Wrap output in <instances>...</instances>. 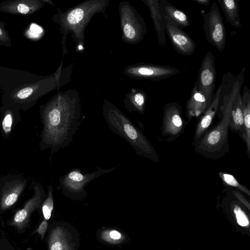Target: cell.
Returning <instances> with one entry per match:
<instances>
[{
	"label": "cell",
	"instance_id": "cell-8",
	"mask_svg": "<svg viewBox=\"0 0 250 250\" xmlns=\"http://www.w3.org/2000/svg\"><path fill=\"white\" fill-rule=\"evenodd\" d=\"M204 19L203 29L207 41L218 51L223 52L226 47L227 34L218 6L214 2L208 12L201 11Z\"/></svg>",
	"mask_w": 250,
	"mask_h": 250
},
{
	"label": "cell",
	"instance_id": "cell-13",
	"mask_svg": "<svg viewBox=\"0 0 250 250\" xmlns=\"http://www.w3.org/2000/svg\"><path fill=\"white\" fill-rule=\"evenodd\" d=\"M244 67L241 72L235 77L231 88L232 103L229 128L232 131L242 132L243 126V116L242 109L241 88L244 83Z\"/></svg>",
	"mask_w": 250,
	"mask_h": 250
},
{
	"label": "cell",
	"instance_id": "cell-33",
	"mask_svg": "<svg viewBox=\"0 0 250 250\" xmlns=\"http://www.w3.org/2000/svg\"><path fill=\"white\" fill-rule=\"evenodd\" d=\"M193 1L197 2L198 4L207 6L210 3V0H192Z\"/></svg>",
	"mask_w": 250,
	"mask_h": 250
},
{
	"label": "cell",
	"instance_id": "cell-19",
	"mask_svg": "<svg viewBox=\"0 0 250 250\" xmlns=\"http://www.w3.org/2000/svg\"><path fill=\"white\" fill-rule=\"evenodd\" d=\"M160 8L163 17L168 19L180 28H186L190 25L188 16L168 1L160 0Z\"/></svg>",
	"mask_w": 250,
	"mask_h": 250
},
{
	"label": "cell",
	"instance_id": "cell-22",
	"mask_svg": "<svg viewBox=\"0 0 250 250\" xmlns=\"http://www.w3.org/2000/svg\"><path fill=\"white\" fill-rule=\"evenodd\" d=\"M239 0H218L227 21L236 28L241 27L239 17Z\"/></svg>",
	"mask_w": 250,
	"mask_h": 250
},
{
	"label": "cell",
	"instance_id": "cell-25",
	"mask_svg": "<svg viewBox=\"0 0 250 250\" xmlns=\"http://www.w3.org/2000/svg\"><path fill=\"white\" fill-rule=\"evenodd\" d=\"M218 175L223 182L227 185L236 188L250 196V190L246 187L240 184L232 175L224 172H219Z\"/></svg>",
	"mask_w": 250,
	"mask_h": 250
},
{
	"label": "cell",
	"instance_id": "cell-5",
	"mask_svg": "<svg viewBox=\"0 0 250 250\" xmlns=\"http://www.w3.org/2000/svg\"><path fill=\"white\" fill-rule=\"evenodd\" d=\"M102 108L108 128L125 140L136 154L154 162H159V156L149 141L119 108L106 99L104 101Z\"/></svg>",
	"mask_w": 250,
	"mask_h": 250
},
{
	"label": "cell",
	"instance_id": "cell-6",
	"mask_svg": "<svg viewBox=\"0 0 250 250\" xmlns=\"http://www.w3.org/2000/svg\"><path fill=\"white\" fill-rule=\"evenodd\" d=\"M119 10L123 42L130 44L141 42L147 32L144 18L133 6L125 1L120 3Z\"/></svg>",
	"mask_w": 250,
	"mask_h": 250
},
{
	"label": "cell",
	"instance_id": "cell-12",
	"mask_svg": "<svg viewBox=\"0 0 250 250\" xmlns=\"http://www.w3.org/2000/svg\"><path fill=\"white\" fill-rule=\"evenodd\" d=\"M163 18L165 32L175 50L183 55H192L196 48V44L193 39L170 20Z\"/></svg>",
	"mask_w": 250,
	"mask_h": 250
},
{
	"label": "cell",
	"instance_id": "cell-11",
	"mask_svg": "<svg viewBox=\"0 0 250 250\" xmlns=\"http://www.w3.org/2000/svg\"><path fill=\"white\" fill-rule=\"evenodd\" d=\"M216 78L214 59L211 51L204 56L198 74L196 83L199 90L210 104L214 97Z\"/></svg>",
	"mask_w": 250,
	"mask_h": 250
},
{
	"label": "cell",
	"instance_id": "cell-17",
	"mask_svg": "<svg viewBox=\"0 0 250 250\" xmlns=\"http://www.w3.org/2000/svg\"><path fill=\"white\" fill-rule=\"evenodd\" d=\"M206 97L199 90L195 83L191 95L186 104V114L189 119L198 117L202 115L209 106Z\"/></svg>",
	"mask_w": 250,
	"mask_h": 250
},
{
	"label": "cell",
	"instance_id": "cell-15",
	"mask_svg": "<svg viewBox=\"0 0 250 250\" xmlns=\"http://www.w3.org/2000/svg\"><path fill=\"white\" fill-rule=\"evenodd\" d=\"M221 91V86L219 85L210 105L202 114L197 125L194 137V142L195 144L206 133L215 116L220 105Z\"/></svg>",
	"mask_w": 250,
	"mask_h": 250
},
{
	"label": "cell",
	"instance_id": "cell-28",
	"mask_svg": "<svg viewBox=\"0 0 250 250\" xmlns=\"http://www.w3.org/2000/svg\"><path fill=\"white\" fill-rule=\"evenodd\" d=\"M233 212L238 225L242 227H249V219L245 211L239 205L234 204L233 206Z\"/></svg>",
	"mask_w": 250,
	"mask_h": 250
},
{
	"label": "cell",
	"instance_id": "cell-2",
	"mask_svg": "<svg viewBox=\"0 0 250 250\" xmlns=\"http://www.w3.org/2000/svg\"><path fill=\"white\" fill-rule=\"evenodd\" d=\"M43 124L42 143L52 153L69 146L81 124L79 93L75 89L58 91L41 106Z\"/></svg>",
	"mask_w": 250,
	"mask_h": 250
},
{
	"label": "cell",
	"instance_id": "cell-21",
	"mask_svg": "<svg viewBox=\"0 0 250 250\" xmlns=\"http://www.w3.org/2000/svg\"><path fill=\"white\" fill-rule=\"evenodd\" d=\"M242 109L243 116V126L240 134L246 146V151L250 155V92L247 85H245L241 97Z\"/></svg>",
	"mask_w": 250,
	"mask_h": 250
},
{
	"label": "cell",
	"instance_id": "cell-7",
	"mask_svg": "<svg viewBox=\"0 0 250 250\" xmlns=\"http://www.w3.org/2000/svg\"><path fill=\"white\" fill-rule=\"evenodd\" d=\"M118 166L109 168L102 169L96 167V170L83 173L80 168L71 169L60 177V187L62 193L72 198H81L84 197L87 192L85 190L86 185L100 176L111 172Z\"/></svg>",
	"mask_w": 250,
	"mask_h": 250
},
{
	"label": "cell",
	"instance_id": "cell-18",
	"mask_svg": "<svg viewBox=\"0 0 250 250\" xmlns=\"http://www.w3.org/2000/svg\"><path fill=\"white\" fill-rule=\"evenodd\" d=\"M149 8L156 32L158 44L165 46L166 43L164 20L161 13L160 0H142Z\"/></svg>",
	"mask_w": 250,
	"mask_h": 250
},
{
	"label": "cell",
	"instance_id": "cell-1",
	"mask_svg": "<svg viewBox=\"0 0 250 250\" xmlns=\"http://www.w3.org/2000/svg\"><path fill=\"white\" fill-rule=\"evenodd\" d=\"M72 72L73 64L63 67L62 62L54 72L46 76L0 66L3 102L14 108L27 107L49 92L68 83Z\"/></svg>",
	"mask_w": 250,
	"mask_h": 250
},
{
	"label": "cell",
	"instance_id": "cell-20",
	"mask_svg": "<svg viewBox=\"0 0 250 250\" xmlns=\"http://www.w3.org/2000/svg\"><path fill=\"white\" fill-rule=\"evenodd\" d=\"M147 101L146 92L141 89L132 88L123 100L125 108L129 112L144 114Z\"/></svg>",
	"mask_w": 250,
	"mask_h": 250
},
{
	"label": "cell",
	"instance_id": "cell-4",
	"mask_svg": "<svg viewBox=\"0 0 250 250\" xmlns=\"http://www.w3.org/2000/svg\"><path fill=\"white\" fill-rule=\"evenodd\" d=\"M234 79L231 76H223L220 85L221 89L220 99L222 100L221 106L222 119L195 144V151L207 158L219 159L229 150L228 131L232 103L231 88Z\"/></svg>",
	"mask_w": 250,
	"mask_h": 250
},
{
	"label": "cell",
	"instance_id": "cell-30",
	"mask_svg": "<svg viewBox=\"0 0 250 250\" xmlns=\"http://www.w3.org/2000/svg\"><path fill=\"white\" fill-rule=\"evenodd\" d=\"M4 116L2 122V127L5 133H9L11 130L13 122V113L12 107L6 105Z\"/></svg>",
	"mask_w": 250,
	"mask_h": 250
},
{
	"label": "cell",
	"instance_id": "cell-32",
	"mask_svg": "<svg viewBox=\"0 0 250 250\" xmlns=\"http://www.w3.org/2000/svg\"><path fill=\"white\" fill-rule=\"evenodd\" d=\"M47 226L48 223L47 221L44 219L42 221V222L41 223L36 230V232L40 234L42 238L44 237V235L47 229Z\"/></svg>",
	"mask_w": 250,
	"mask_h": 250
},
{
	"label": "cell",
	"instance_id": "cell-9",
	"mask_svg": "<svg viewBox=\"0 0 250 250\" xmlns=\"http://www.w3.org/2000/svg\"><path fill=\"white\" fill-rule=\"evenodd\" d=\"M181 71L179 68L172 66L138 63L126 66L123 73L131 79L158 81L176 75Z\"/></svg>",
	"mask_w": 250,
	"mask_h": 250
},
{
	"label": "cell",
	"instance_id": "cell-10",
	"mask_svg": "<svg viewBox=\"0 0 250 250\" xmlns=\"http://www.w3.org/2000/svg\"><path fill=\"white\" fill-rule=\"evenodd\" d=\"M182 111L181 106L175 102L167 103L165 106L161 132L166 140L173 141L183 133L186 122Z\"/></svg>",
	"mask_w": 250,
	"mask_h": 250
},
{
	"label": "cell",
	"instance_id": "cell-14",
	"mask_svg": "<svg viewBox=\"0 0 250 250\" xmlns=\"http://www.w3.org/2000/svg\"><path fill=\"white\" fill-rule=\"evenodd\" d=\"M54 6L50 0H6L0 3V12L14 15H30L46 4Z\"/></svg>",
	"mask_w": 250,
	"mask_h": 250
},
{
	"label": "cell",
	"instance_id": "cell-26",
	"mask_svg": "<svg viewBox=\"0 0 250 250\" xmlns=\"http://www.w3.org/2000/svg\"><path fill=\"white\" fill-rule=\"evenodd\" d=\"M101 238L104 241L113 244L120 243L125 238L122 233L114 229L103 231L101 233Z\"/></svg>",
	"mask_w": 250,
	"mask_h": 250
},
{
	"label": "cell",
	"instance_id": "cell-23",
	"mask_svg": "<svg viewBox=\"0 0 250 250\" xmlns=\"http://www.w3.org/2000/svg\"><path fill=\"white\" fill-rule=\"evenodd\" d=\"M48 250H71L65 231L61 227L53 229L48 240Z\"/></svg>",
	"mask_w": 250,
	"mask_h": 250
},
{
	"label": "cell",
	"instance_id": "cell-31",
	"mask_svg": "<svg viewBox=\"0 0 250 250\" xmlns=\"http://www.w3.org/2000/svg\"><path fill=\"white\" fill-rule=\"evenodd\" d=\"M235 196L243 204H244L249 209H250V205L248 200L245 198V197L239 191L237 190H233L232 191Z\"/></svg>",
	"mask_w": 250,
	"mask_h": 250
},
{
	"label": "cell",
	"instance_id": "cell-16",
	"mask_svg": "<svg viewBox=\"0 0 250 250\" xmlns=\"http://www.w3.org/2000/svg\"><path fill=\"white\" fill-rule=\"evenodd\" d=\"M41 202L42 192L40 188L37 187L36 193L33 197L26 203L22 208L16 213L11 225L19 229H23L27 224L31 213L39 207Z\"/></svg>",
	"mask_w": 250,
	"mask_h": 250
},
{
	"label": "cell",
	"instance_id": "cell-27",
	"mask_svg": "<svg viewBox=\"0 0 250 250\" xmlns=\"http://www.w3.org/2000/svg\"><path fill=\"white\" fill-rule=\"evenodd\" d=\"M53 189L52 185L51 183L48 188L47 197L42 205V214L44 219L46 221L50 218L54 208Z\"/></svg>",
	"mask_w": 250,
	"mask_h": 250
},
{
	"label": "cell",
	"instance_id": "cell-29",
	"mask_svg": "<svg viewBox=\"0 0 250 250\" xmlns=\"http://www.w3.org/2000/svg\"><path fill=\"white\" fill-rule=\"evenodd\" d=\"M6 23L0 20V46L11 48L12 39L5 28Z\"/></svg>",
	"mask_w": 250,
	"mask_h": 250
},
{
	"label": "cell",
	"instance_id": "cell-24",
	"mask_svg": "<svg viewBox=\"0 0 250 250\" xmlns=\"http://www.w3.org/2000/svg\"><path fill=\"white\" fill-rule=\"evenodd\" d=\"M23 188L22 184H16L8 188L2 194L0 201V209L4 210L13 205Z\"/></svg>",
	"mask_w": 250,
	"mask_h": 250
},
{
	"label": "cell",
	"instance_id": "cell-3",
	"mask_svg": "<svg viewBox=\"0 0 250 250\" xmlns=\"http://www.w3.org/2000/svg\"><path fill=\"white\" fill-rule=\"evenodd\" d=\"M109 0H86L52 17V20L59 26L62 35V56L68 53L66 42L71 34L75 43V50L82 54L85 50L84 32L92 18L97 14H104L109 5Z\"/></svg>",
	"mask_w": 250,
	"mask_h": 250
}]
</instances>
